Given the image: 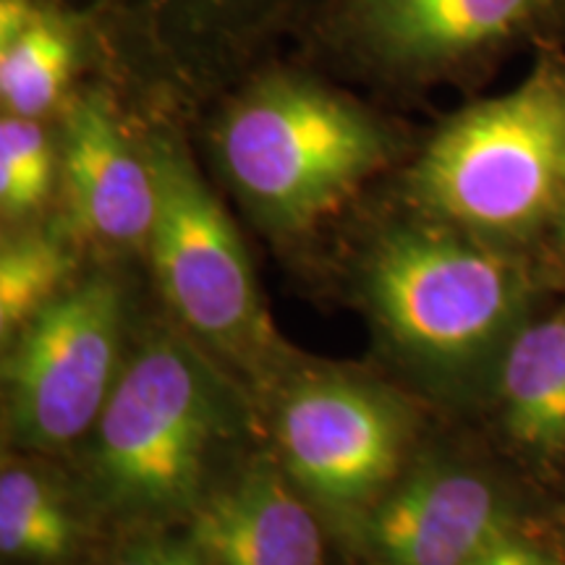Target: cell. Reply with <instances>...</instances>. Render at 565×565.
<instances>
[{
	"label": "cell",
	"instance_id": "obj_19",
	"mask_svg": "<svg viewBox=\"0 0 565 565\" xmlns=\"http://www.w3.org/2000/svg\"><path fill=\"white\" fill-rule=\"evenodd\" d=\"M471 565H561L547 553L534 547L532 542L519 540L511 532H505L500 540H494L482 555Z\"/></svg>",
	"mask_w": 565,
	"mask_h": 565
},
{
	"label": "cell",
	"instance_id": "obj_20",
	"mask_svg": "<svg viewBox=\"0 0 565 565\" xmlns=\"http://www.w3.org/2000/svg\"><path fill=\"white\" fill-rule=\"evenodd\" d=\"M42 11L45 6H40L38 0H0V45L21 38Z\"/></svg>",
	"mask_w": 565,
	"mask_h": 565
},
{
	"label": "cell",
	"instance_id": "obj_14",
	"mask_svg": "<svg viewBox=\"0 0 565 565\" xmlns=\"http://www.w3.org/2000/svg\"><path fill=\"white\" fill-rule=\"evenodd\" d=\"M84 26L47 9L21 38L0 45V103L11 116L40 118L58 108L82 61Z\"/></svg>",
	"mask_w": 565,
	"mask_h": 565
},
{
	"label": "cell",
	"instance_id": "obj_18",
	"mask_svg": "<svg viewBox=\"0 0 565 565\" xmlns=\"http://www.w3.org/2000/svg\"><path fill=\"white\" fill-rule=\"evenodd\" d=\"M110 565H210V561L192 545V540H147L126 547Z\"/></svg>",
	"mask_w": 565,
	"mask_h": 565
},
{
	"label": "cell",
	"instance_id": "obj_12",
	"mask_svg": "<svg viewBox=\"0 0 565 565\" xmlns=\"http://www.w3.org/2000/svg\"><path fill=\"white\" fill-rule=\"evenodd\" d=\"M189 515V540L210 565H322L315 515L270 463L207 490Z\"/></svg>",
	"mask_w": 565,
	"mask_h": 565
},
{
	"label": "cell",
	"instance_id": "obj_1",
	"mask_svg": "<svg viewBox=\"0 0 565 565\" xmlns=\"http://www.w3.org/2000/svg\"><path fill=\"white\" fill-rule=\"evenodd\" d=\"M212 145L238 200L280 233L333 215L395 154L377 116L299 71L254 74L225 105Z\"/></svg>",
	"mask_w": 565,
	"mask_h": 565
},
{
	"label": "cell",
	"instance_id": "obj_15",
	"mask_svg": "<svg viewBox=\"0 0 565 565\" xmlns=\"http://www.w3.org/2000/svg\"><path fill=\"white\" fill-rule=\"evenodd\" d=\"M76 519L58 487L38 471L6 463L0 475V550L11 561L55 563L76 545Z\"/></svg>",
	"mask_w": 565,
	"mask_h": 565
},
{
	"label": "cell",
	"instance_id": "obj_7",
	"mask_svg": "<svg viewBox=\"0 0 565 565\" xmlns=\"http://www.w3.org/2000/svg\"><path fill=\"white\" fill-rule=\"evenodd\" d=\"M124 320L118 282L92 275L21 328L3 364L13 440L58 450L95 427L124 370Z\"/></svg>",
	"mask_w": 565,
	"mask_h": 565
},
{
	"label": "cell",
	"instance_id": "obj_6",
	"mask_svg": "<svg viewBox=\"0 0 565 565\" xmlns=\"http://www.w3.org/2000/svg\"><path fill=\"white\" fill-rule=\"evenodd\" d=\"M328 0H61L126 74L200 92L303 38Z\"/></svg>",
	"mask_w": 565,
	"mask_h": 565
},
{
	"label": "cell",
	"instance_id": "obj_13",
	"mask_svg": "<svg viewBox=\"0 0 565 565\" xmlns=\"http://www.w3.org/2000/svg\"><path fill=\"white\" fill-rule=\"evenodd\" d=\"M505 427L542 456L565 448V317L521 328L500 364Z\"/></svg>",
	"mask_w": 565,
	"mask_h": 565
},
{
	"label": "cell",
	"instance_id": "obj_17",
	"mask_svg": "<svg viewBox=\"0 0 565 565\" xmlns=\"http://www.w3.org/2000/svg\"><path fill=\"white\" fill-rule=\"evenodd\" d=\"M55 175L53 141L38 118L0 121V207L6 217H24L47 202Z\"/></svg>",
	"mask_w": 565,
	"mask_h": 565
},
{
	"label": "cell",
	"instance_id": "obj_9",
	"mask_svg": "<svg viewBox=\"0 0 565 565\" xmlns=\"http://www.w3.org/2000/svg\"><path fill=\"white\" fill-rule=\"evenodd\" d=\"M288 477L320 503L351 508L377 498L398 471L408 414L385 387L341 372L294 380L275 414Z\"/></svg>",
	"mask_w": 565,
	"mask_h": 565
},
{
	"label": "cell",
	"instance_id": "obj_21",
	"mask_svg": "<svg viewBox=\"0 0 565 565\" xmlns=\"http://www.w3.org/2000/svg\"><path fill=\"white\" fill-rule=\"evenodd\" d=\"M561 221H563V228H565V192H563V204H561Z\"/></svg>",
	"mask_w": 565,
	"mask_h": 565
},
{
	"label": "cell",
	"instance_id": "obj_16",
	"mask_svg": "<svg viewBox=\"0 0 565 565\" xmlns=\"http://www.w3.org/2000/svg\"><path fill=\"white\" fill-rule=\"evenodd\" d=\"M74 257L47 233L13 236L0 252V333L17 338L55 296L66 291Z\"/></svg>",
	"mask_w": 565,
	"mask_h": 565
},
{
	"label": "cell",
	"instance_id": "obj_4",
	"mask_svg": "<svg viewBox=\"0 0 565 565\" xmlns=\"http://www.w3.org/2000/svg\"><path fill=\"white\" fill-rule=\"evenodd\" d=\"M364 296L401 356L463 377L519 333L526 280L511 259L445 223L387 228L364 263Z\"/></svg>",
	"mask_w": 565,
	"mask_h": 565
},
{
	"label": "cell",
	"instance_id": "obj_3",
	"mask_svg": "<svg viewBox=\"0 0 565 565\" xmlns=\"http://www.w3.org/2000/svg\"><path fill=\"white\" fill-rule=\"evenodd\" d=\"M408 186L437 223L484 238L526 236L561 215L565 71L545 63L521 87L450 118Z\"/></svg>",
	"mask_w": 565,
	"mask_h": 565
},
{
	"label": "cell",
	"instance_id": "obj_5",
	"mask_svg": "<svg viewBox=\"0 0 565 565\" xmlns=\"http://www.w3.org/2000/svg\"><path fill=\"white\" fill-rule=\"evenodd\" d=\"M141 147L158 192L147 252L168 307L207 351L267 372L278 341L236 225L179 139L158 131Z\"/></svg>",
	"mask_w": 565,
	"mask_h": 565
},
{
	"label": "cell",
	"instance_id": "obj_11",
	"mask_svg": "<svg viewBox=\"0 0 565 565\" xmlns=\"http://www.w3.org/2000/svg\"><path fill=\"white\" fill-rule=\"evenodd\" d=\"M508 532L505 505L475 471L429 466L377 500L366 540L383 565H471Z\"/></svg>",
	"mask_w": 565,
	"mask_h": 565
},
{
	"label": "cell",
	"instance_id": "obj_8",
	"mask_svg": "<svg viewBox=\"0 0 565 565\" xmlns=\"http://www.w3.org/2000/svg\"><path fill=\"white\" fill-rule=\"evenodd\" d=\"M555 0H328L315 47L393 84L433 82L515 42Z\"/></svg>",
	"mask_w": 565,
	"mask_h": 565
},
{
	"label": "cell",
	"instance_id": "obj_10",
	"mask_svg": "<svg viewBox=\"0 0 565 565\" xmlns=\"http://www.w3.org/2000/svg\"><path fill=\"white\" fill-rule=\"evenodd\" d=\"M61 173L71 217L84 236L118 249H147L158 204L152 168L105 92L87 89L68 103Z\"/></svg>",
	"mask_w": 565,
	"mask_h": 565
},
{
	"label": "cell",
	"instance_id": "obj_2",
	"mask_svg": "<svg viewBox=\"0 0 565 565\" xmlns=\"http://www.w3.org/2000/svg\"><path fill=\"white\" fill-rule=\"evenodd\" d=\"M238 401L194 343L152 335L124 364L95 424L97 484L113 511L192 513L233 437Z\"/></svg>",
	"mask_w": 565,
	"mask_h": 565
}]
</instances>
